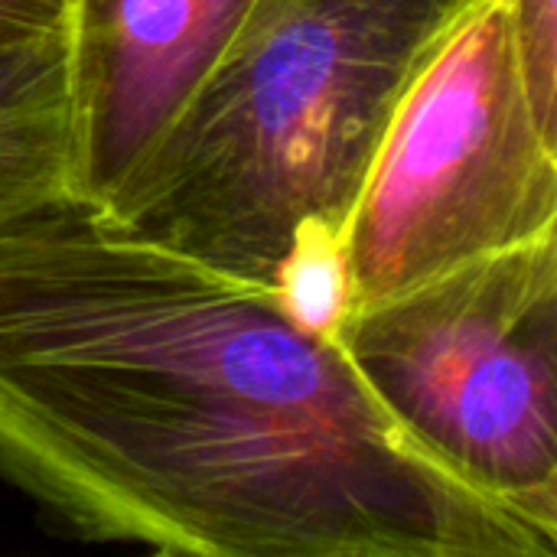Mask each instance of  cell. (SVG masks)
Returning <instances> with one entry per match:
<instances>
[{"mask_svg": "<svg viewBox=\"0 0 557 557\" xmlns=\"http://www.w3.org/2000/svg\"><path fill=\"white\" fill-rule=\"evenodd\" d=\"M0 476L196 557H555L421 457L271 287L62 202L0 228Z\"/></svg>", "mask_w": 557, "mask_h": 557, "instance_id": "cell-1", "label": "cell"}, {"mask_svg": "<svg viewBox=\"0 0 557 557\" xmlns=\"http://www.w3.org/2000/svg\"><path fill=\"white\" fill-rule=\"evenodd\" d=\"M483 0H258L108 222L281 294L339 258L346 215L414 78Z\"/></svg>", "mask_w": 557, "mask_h": 557, "instance_id": "cell-2", "label": "cell"}, {"mask_svg": "<svg viewBox=\"0 0 557 557\" xmlns=\"http://www.w3.org/2000/svg\"><path fill=\"white\" fill-rule=\"evenodd\" d=\"M330 336L421 457L557 535V232L349 310Z\"/></svg>", "mask_w": 557, "mask_h": 557, "instance_id": "cell-3", "label": "cell"}, {"mask_svg": "<svg viewBox=\"0 0 557 557\" xmlns=\"http://www.w3.org/2000/svg\"><path fill=\"white\" fill-rule=\"evenodd\" d=\"M557 232V134L483 0L401 98L339 238L343 313Z\"/></svg>", "mask_w": 557, "mask_h": 557, "instance_id": "cell-4", "label": "cell"}, {"mask_svg": "<svg viewBox=\"0 0 557 557\" xmlns=\"http://www.w3.org/2000/svg\"><path fill=\"white\" fill-rule=\"evenodd\" d=\"M258 0H69L72 199L104 209L215 72Z\"/></svg>", "mask_w": 557, "mask_h": 557, "instance_id": "cell-5", "label": "cell"}, {"mask_svg": "<svg viewBox=\"0 0 557 557\" xmlns=\"http://www.w3.org/2000/svg\"><path fill=\"white\" fill-rule=\"evenodd\" d=\"M72 199L65 26L0 52V228Z\"/></svg>", "mask_w": 557, "mask_h": 557, "instance_id": "cell-6", "label": "cell"}, {"mask_svg": "<svg viewBox=\"0 0 557 557\" xmlns=\"http://www.w3.org/2000/svg\"><path fill=\"white\" fill-rule=\"evenodd\" d=\"M516 62L539 121L557 134V0H503Z\"/></svg>", "mask_w": 557, "mask_h": 557, "instance_id": "cell-7", "label": "cell"}, {"mask_svg": "<svg viewBox=\"0 0 557 557\" xmlns=\"http://www.w3.org/2000/svg\"><path fill=\"white\" fill-rule=\"evenodd\" d=\"M69 0H0V52L62 29Z\"/></svg>", "mask_w": 557, "mask_h": 557, "instance_id": "cell-8", "label": "cell"}]
</instances>
